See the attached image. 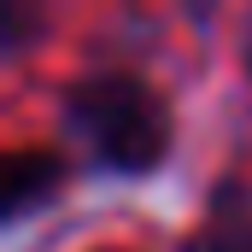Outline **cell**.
Returning <instances> with one entry per match:
<instances>
[{"label":"cell","mask_w":252,"mask_h":252,"mask_svg":"<svg viewBox=\"0 0 252 252\" xmlns=\"http://www.w3.org/2000/svg\"><path fill=\"white\" fill-rule=\"evenodd\" d=\"M70 124L94 147V158L112 164V170H147V164H158V153L170 141L164 100L141 76H124V70H100V76L76 82L70 88Z\"/></svg>","instance_id":"obj_1"},{"label":"cell","mask_w":252,"mask_h":252,"mask_svg":"<svg viewBox=\"0 0 252 252\" xmlns=\"http://www.w3.org/2000/svg\"><path fill=\"white\" fill-rule=\"evenodd\" d=\"M53 182H59V158L53 153H12L6 158V211L18 217L30 199L53 193Z\"/></svg>","instance_id":"obj_2"},{"label":"cell","mask_w":252,"mask_h":252,"mask_svg":"<svg viewBox=\"0 0 252 252\" xmlns=\"http://www.w3.org/2000/svg\"><path fill=\"white\" fill-rule=\"evenodd\" d=\"M188 252H252V217H241V223H217V229L199 235Z\"/></svg>","instance_id":"obj_3"}]
</instances>
